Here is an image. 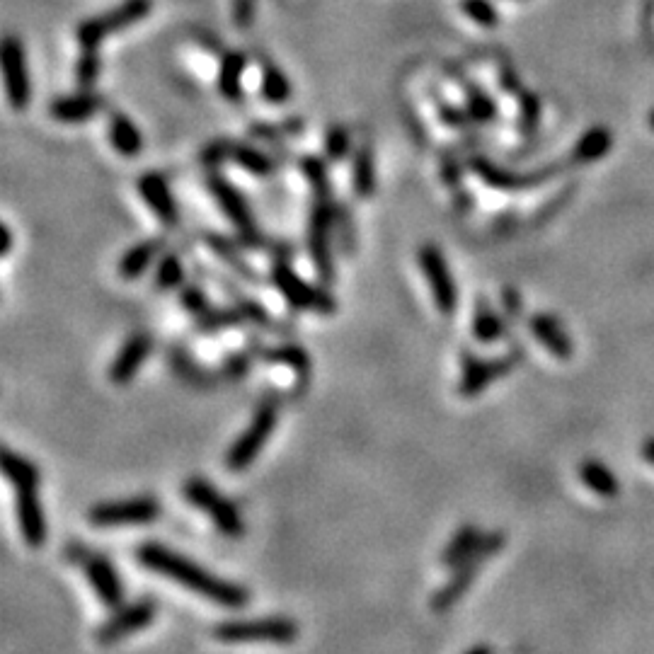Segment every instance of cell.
Instances as JSON below:
<instances>
[{
    "mask_svg": "<svg viewBox=\"0 0 654 654\" xmlns=\"http://www.w3.org/2000/svg\"><path fill=\"white\" fill-rule=\"evenodd\" d=\"M102 107H105V100H102L100 95H93L88 93V90H83V93L78 95L61 97V100L51 102L49 114L61 124H78L93 119L95 114L102 112Z\"/></svg>",
    "mask_w": 654,
    "mask_h": 654,
    "instance_id": "22",
    "label": "cell"
},
{
    "mask_svg": "<svg viewBox=\"0 0 654 654\" xmlns=\"http://www.w3.org/2000/svg\"><path fill=\"white\" fill-rule=\"evenodd\" d=\"M441 177H444V182L449 187H458L461 185V165L449 160V163H444V168H441Z\"/></svg>",
    "mask_w": 654,
    "mask_h": 654,
    "instance_id": "51",
    "label": "cell"
},
{
    "mask_svg": "<svg viewBox=\"0 0 654 654\" xmlns=\"http://www.w3.org/2000/svg\"><path fill=\"white\" fill-rule=\"evenodd\" d=\"M214 638L226 645L240 642H272V645H291L298 640V623L286 616L265 618H235L223 621L214 628Z\"/></svg>",
    "mask_w": 654,
    "mask_h": 654,
    "instance_id": "6",
    "label": "cell"
},
{
    "mask_svg": "<svg viewBox=\"0 0 654 654\" xmlns=\"http://www.w3.org/2000/svg\"><path fill=\"white\" fill-rule=\"evenodd\" d=\"M298 168H301L308 185L313 187L315 202H330L332 182H330V172H327V165L323 160L315 156H303L298 160Z\"/></svg>",
    "mask_w": 654,
    "mask_h": 654,
    "instance_id": "35",
    "label": "cell"
},
{
    "mask_svg": "<svg viewBox=\"0 0 654 654\" xmlns=\"http://www.w3.org/2000/svg\"><path fill=\"white\" fill-rule=\"evenodd\" d=\"M15 516L27 548H42L49 538V521L44 514L42 497H39V487L15 490Z\"/></svg>",
    "mask_w": 654,
    "mask_h": 654,
    "instance_id": "17",
    "label": "cell"
},
{
    "mask_svg": "<svg viewBox=\"0 0 654 654\" xmlns=\"http://www.w3.org/2000/svg\"><path fill=\"white\" fill-rule=\"evenodd\" d=\"M158 291H175L185 286V265H182L177 252H165L156 262V281H153Z\"/></svg>",
    "mask_w": 654,
    "mask_h": 654,
    "instance_id": "36",
    "label": "cell"
},
{
    "mask_svg": "<svg viewBox=\"0 0 654 654\" xmlns=\"http://www.w3.org/2000/svg\"><path fill=\"white\" fill-rule=\"evenodd\" d=\"M485 533L480 531V526L475 524H461L456 529V533L451 536V541L444 545V550H441L439 555V562L444 567H458L461 562H466L470 555L475 553V548H478L480 541H483Z\"/></svg>",
    "mask_w": 654,
    "mask_h": 654,
    "instance_id": "24",
    "label": "cell"
},
{
    "mask_svg": "<svg viewBox=\"0 0 654 654\" xmlns=\"http://www.w3.org/2000/svg\"><path fill=\"white\" fill-rule=\"evenodd\" d=\"M109 143H112L114 151L124 158H136L143 151V136L139 126L131 122L129 117L122 112H114L109 117Z\"/></svg>",
    "mask_w": 654,
    "mask_h": 654,
    "instance_id": "25",
    "label": "cell"
},
{
    "mask_svg": "<svg viewBox=\"0 0 654 654\" xmlns=\"http://www.w3.org/2000/svg\"><path fill=\"white\" fill-rule=\"evenodd\" d=\"M524 349L514 347L509 352L497 354V357L483 359L473 352H463L461 357V378H458V395L461 398H478L480 393H485L492 383L499 381V378L509 376L516 366L524 359Z\"/></svg>",
    "mask_w": 654,
    "mask_h": 654,
    "instance_id": "7",
    "label": "cell"
},
{
    "mask_svg": "<svg viewBox=\"0 0 654 654\" xmlns=\"http://www.w3.org/2000/svg\"><path fill=\"white\" fill-rule=\"evenodd\" d=\"M504 545H507V533L504 531L485 533L483 541H480L478 548H475V553L470 555L466 562H461L458 567H453V575L434 592L432 601H429L434 608V613L451 611V608L470 592V587H473L475 579H478V575H480V570H483L487 562L502 553Z\"/></svg>",
    "mask_w": 654,
    "mask_h": 654,
    "instance_id": "2",
    "label": "cell"
},
{
    "mask_svg": "<svg viewBox=\"0 0 654 654\" xmlns=\"http://www.w3.org/2000/svg\"><path fill=\"white\" fill-rule=\"evenodd\" d=\"M235 308H238L240 315H243L245 323L260 327V330H277V320L272 318V315L267 313V308L262 306V303H257L255 298H245V296H238V301H235Z\"/></svg>",
    "mask_w": 654,
    "mask_h": 654,
    "instance_id": "38",
    "label": "cell"
},
{
    "mask_svg": "<svg viewBox=\"0 0 654 654\" xmlns=\"http://www.w3.org/2000/svg\"><path fill=\"white\" fill-rule=\"evenodd\" d=\"M233 20L240 30L255 22V0H233Z\"/></svg>",
    "mask_w": 654,
    "mask_h": 654,
    "instance_id": "48",
    "label": "cell"
},
{
    "mask_svg": "<svg viewBox=\"0 0 654 654\" xmlns=\"http://www.w3.org/2000/svg\"><path fill=\"white\" fill-rule=\"evenodd\" d=\"M245 323L243 315L235 306L231 308H211V311H206L204 315H199L197 323V332H202V335H214V332H221V330H228V327H235Z\"/></svg>",
    "mask_w": 654,
    "mask_h": 654,
    "instance_id": "37",
    "label": "cell"
},
{
    "mask_svg": "<svg viewBox=\"0 0 654 654\" xmlns=\"http://www.w3.org/2000/svg\"><path fill=\"white\" fill-rule=\"evenodd\" d=\"M202 163L204 168H218V165H223L226 160H231V143L228 141H214L209 143V146L202 151Z\"/></svg>",
    "mask_w": 654,
    "mask_h": 654,
    "instance_id": "46",
    "label": "cell"
},
{
    "mask_svg": "<svg viewBox=\"0 0 654 654\" xmlns=\"http://www.w3.org/2000/svg\"><path fill=\"white\" fill-rule=\"evenodd\" d=\"M231 160L238 168L255 177H267L274 170V160L257 146H250V143H231Z\"/></svg>",
    "mask_w": 654,
    "mask_h": 654,
    "instance_id": "33",
    "label": "cell"
},
{
    "mask_svg": "<svg viewBox=\"0 0 654 654\" xmlns=\"http://www.w3.org/2000/svg\"><path fill=\"white\" fill-rule=\"evenodd\" d=\"M473 337L480 344H495L507 337V318H502L495 308L487 303V298H480L473 313Z\"/></svg>",
    "mask_w": 654,
    "mask_h": 654,
    "instance_id": "30",
    "label": "cell"
},
{
    "mask_svg": "<svg viewBox=\"0 0 654 654\" xmlns=\"http://www.w3.org/2000/svg\"><path fill=\"white\" fill-rule=\"evenodd\" d=\"M325 158L327 160H342L347 158V153L352 151V134H349V129H344V126H330L325 134Z\"/></svg>",
    "mask_w": 654,
    "mask_h": 654,
    "instance_id": "42",
    "label": "cell"
},
{
    "mask_svg": "<svg viewBox=\"0 0 654 654\" xmlns=\"http://www.w3.org/2000/svg\"><path fill=\"white\" fill-rule=\"evenodd\" d=\"M613 148V134L606 129V126H592L584 136H579V141L572 148L570 160L575 165H589L596 163V160L606 158Z\"/></svg>",
    "mask_w": 654,
    "mask_h": 654,
    "instance_id": "28",
    "label": "cell"
},
{
    "mask_svg": "<svg viewBox=\"0 0 654 654\" xmlns=\"http://www.w3.org/2000/svg\"><path fill=\"white\" fill-rule=\"evenodd\" d=\"M303 129L301 119H289V122H277V124H255L250 129V136L255 139H267V141H279L284 136H294Z\"/></svg>",
    "mask_w": 654,
    "mask_h": 654,
    "instance_id": "44",
    "label": "cell"
},
{
    "mask_svg": "<svg viewBox=\"0 0 654 654\" xmlns=\"http://www.w3.org/2000/svg\"><path fill=\"white\" fill-rule=\"evenodd\" d=\"M335 206L330 202H318L311 214L308 226V255L320 284H335Z\"/></svg>",
    "mask_w": 654,
    "mask_h": 654,
    "instance_id": "9",
    "label": "cell"
},
{
    "mask_svg": "<svg viewBox=\"0 0 654 654\" xmlns=\"http://www.w3.org/2000/svg\"><path fill=\"white\" fill-rule=\"evenodd\" d=\"M529 330L536 337V342L543 344L555 359L570 361L572 354H575L570 332L565 330V325L553 313H533L529 318Z\"/></svg>",
    "mask_w": 654,
    "mask_h": 654,
    "instance_id": "20",
    "label": "cell"
},
{
    "mask_svg": "<svg viewBox=\"0 0 654 654\" xmlns=\"http://www.w3.org/2000/svg\"><path fill=\"white\" fill-rule=\"evenodd\" d=\"M163 514L160 499L151 495L126 497V499H109L90 507L88 521L100 529H112V526H143L153 524Z\"/></svg>",
    "mask_w": 654,
    "mask_h": 654,
    "instance_id": "10",
    "label": "cell"
},
{
    "mask_svg": "<svg viewBox=\"0 0 654 654\" xmlns=\"http://www.w3.org/2000/svg\"><path fill=\"white\" fill-rule=\"evenodd\" d=\"M134 558L141 567L153 572V575L170 579V582L185 587L187 592L202 596V599L211 601V604L216 606L245 608L250 604L248 587L214 575V572L206 570L199 562L185 558V555L163 543H141L139 548H136Z\"/></svg>",
    "mask_w": 654,
    "mask_h": 654,
    "instance_id": "1",
    "label": "cell"
},
{
    "mask_svg": "<svg viewBox=\"0 0 654 654\" xmlns=\"http://www.w3.org/2000/svg\"><path fill=\"white\" fill-rule=\"evenodd\" d=\"M463 654H497V650H495V645H490V642H480V645H473Z\"/></svg>",
    "mask_w": 654,
    "mask_h": 654,
    "instance_id": "53",
    "label": "cell"
},
{
    "mask_svg": "<svg viewBox=\"0 0 654 654\" xmlns=\"http://www.w3.org/2000/svg\"><path fill=\"white\" fill-rule=\"evenodd\" d=\"M160 252H163V238H148L136 243L134 248H129L119 260V277L124 281H134L143 277L156 262L160 260Z\"/></svg>",
    "mask_w": 654,
    "mask_h": 654,
    "instance_id": "23",
    "label": "cell"
},
{
    "mask_svg": "<svg viewBox=\"0 0 654 654\" xmlns=\"http://www.w3.org/2000/svg\"><path fill=\"white\" fill-rule=\"evenodd\" d=\"M502 306H504V318L507 320H516L521 313H524V301L521 296L516 294V289H502Z\"/></svg>",
    "mask_w": 654,
    "mask_h": 654,
    "instance_id": "49",
    "label": "cell"
},
{
    "mask_svg": "<svg viewBox=\"0 0 654 654\" xmlns=\"http://www.w3.org/2000/svg\"><path fill=\"white\" fill-rule=\"evenodd\" d=\"M139 194L148 209L153 211V216H156L165 228H177V223H180V211H177L168 180H165L160 172H146V175L141 177Z\"/></svg>",
    "mask_w": 654,
    "mask_h": 654,
    "instance_id": "19",
    "label": "cell"
},
{
    "mask_svg": "<svg viewBox=\"0 0 654 654\" xmlns=\"http://www.w3.org/2000/svg\"><path fill=\"white\" fill-rule=\"evenodd\" d=\"M180 303H182V308H185V311L189 315H194V318H199V315H204L206 311H211L209 296H206V291L202 289V286H197V284L182 286Z\"/></svg>",
    "mask_w": 654,
    "mask_h": 654,
    "instance_id": "45",
    "label": "cell"
},
{
    "mask_svg": "<svg viewBox=\"0 0 654 654\" xmlns=\"http://www.w3.org/2000/svg\"><path fill=\"white\" fill-rule=\"evenodd\" d=\"M461 13L480 27H497L499 15L490 0H461Z\"/></svg>",
    "mask_w": 654,
    "mask_h": 654,
    "instance_id": "41",
    "label": "cell"
},
{
    "mask_svg": "<svg viewBox=\"0 0 654 654\" xmlns=\"http://www.w3.org/2000/svg\"><path fill=\"white\" fill-rule=\"evenodd\" d=\"M182 497L189 507L199 509L209 516L211 524L216 526L218 533L226 538H243L245 536V521L243 514H240L238 504L231 502L226 495H221L216 485H211L209 480L199 478V475H192V478L185 480L182 485Z\"/></svg>",
    "mask_w": 654,
    "mask_h": 654,
    "instance_id": "3",
    "label": "cell"
},
{
    "mask_svg": "<svg viewBox=\"0 0 654 654\" xmlns=\"http://www.w3.org/2000/svg\"><path fill=\"white\" fill-rule=\"evenodd\" d=\"M376 158L374 148L369 143L359 146V151L354 153V165H352V189L359 199L374 197L376 192Z\"/></svg>",
    "mask_w": 654,
    "mask_h": 654,
    "instance_id": "31",
    "label": "cell"
},
{
    "mask_svg": "<svg viewBox=\"0 0 654 654\" xmlns=\"http://www.w3.org/2000/svg\"><path fill=\"white\" fill-rule=\"evenodd\" d=\"M158 616V604L148 596L143 599L131 601V604H122L114 608L112 613L97 625L95 630V642L97 645H117L131 635L141 633L143 628H148Z\"/></svg>",
    "mask_w": 654,
    "mask_h": 654,
    "instance_id": "11",
    "label": "cell"
},
{
    "mask_svg": "<svg viewBox=\"0 0 654 654\" xmlns=\"http://www.w3.org/2000/svg\"><path fill=\"white\" fill-rule=\"evenodd\" d=\"M439 114H441V119H444L446 124H451V126H453V129H461V126L466 124L468 119H470L468 109H463V112H458V109H453L451 105H441V107H439Z\"/></svg>",
    "mask_w": 654,
    "mask_h": 654,
    "instance_id": "50",
    "label": "cell"
},
{
    "mask_svg": "<svg viewBox=\"0 0 654 654\" xmlns=\"http://www.w3.org/2000/svg\"><path fill=\"white\" fill-rule=\"evenodd\" d=\"M248 68V56L243 51H228L218 66V90L226 100L238 102L243 97V76Z\"/></svg>",
    "mask_w": 654,
    "mask_h": 654,
    "instance_id": "27",
    "label": "cell"
},
{
    "mask_svg": "<svg viewBox=\"0 0 654 654\" xmlns=\"http://www.w3.org/2000/svg\"><path fill=\"white\" fill-rule=\"evenodd\" d=\"M420 269L427 279L429 291H432L434 306L441 315H453L458 308V289L456 279H453L449 262H446L444 252H441L436 245H422L420 255Z\"/></svg>",
    "mask_w": 654,
    "mask_h": 654,
    "instance_id": "12",
    "label": "cell"
},
{
    "mask_svg": "<svg viewBox=\"0 0 654 654\" xmlns=\"http://www.w3.org/2000/svg\"><path fill=\"white\" fill-rule=\"evenodd\" d=\"M153 10V0H124L122 5L112 8L105 15L88 17L78 25L76 37L83 49H100V44L105 42L112 34L124 32L126 27L139 25L141 20H146Z\"/></svg>",
    "mask_w": 654,
    "mask_h": 654,
    "instance_id": "8",
    "label": "cell"
},
{
    "mask_svg": "<svg viewBox=\"0 0 654 654\" xmlns=\"http://www.w3.org/2000/svg\"><path fill=\"white\" fill-rule=\"evenodd\" d=\"M294 95L291 80L281 71L277 63L262 61V97L272 105H286Z\"/></svg>",
    "mask_w": 654,
    "mask_h": 654,
    "instance_id": "32",
    "label": "cell"
},
{
    "mask_svg": "<svg viewBox=\"0 0 654 654\" xmlns=\"http://www.w3.org/2000/svg\"><path fill=\"white\" fill-rule=\"evenodd\" d=\"M151 352L153 337L148 335V332H134V335L122 344V349L114 354L112 364H109L107 369L109 381H112L114 386H129L136 374L143 369L148 357H151Z\"/></svg>",
    "mask_w": 654,
    "mask_h": 654,
    "instance_id": "18",
    "label": "cell"
},
{
    "mask_svg": "<svg viewBox=\"0 0 654 654\" xmlns=\"http://www.w3.org/2000/svg\"><path fill=\"white\" fill-rule=\"evenodd\" d=\"M468 114L473 122H480V124H487L492 122V119L497 117V105L495 100H492L490 95L483 93V90H478L475 85H470L468 88Z\"/></svg>",
    "mask_w": 654,
    "mask_h": 654,
    "instance_id": "39",
    "label": "cell"
},
{
    "mask_svg": "<svg viewBox=\"0 0 654 654\" xmlns=\"http://www.w3.org/2000/svg\"><path fill=\"white\" fill-rule=\"evenodd\" d=\"M0 231H3V248H0V252H3V257H8L10 250H13V231H10L8 223H3Z\"/></svg>",
    "mask_w": 654,
    "mask_h": 654,
    "instance_id": "52",
    "label": "cell"
},
{
    "mask_svg": "<svg viewBox=\"0 0 654 654\" xmlns=\"http://www.w3.org/2000/svg\"><path fill=\"white\" fill-rule=\"evenodd\" d=\"M252 357L260 359L262 364H274V366H284V369L294 371L298 378H306L313 371V361L311 354L301 347V344L294 342H281V344H255L250 349Z\"/></svg>",
    "mask_w": 654,
    "mask_h": 654,
    "instance_id": "21",
    "label": "cell"
},
{
    "mask_svg": "<svg viewBox=\"0 0 654 654\" xmlns=\"http://www.w3.org/2000/svg\"><path fill=\"white\" fill-rule=\"evenodd\" d=\"M642 458H645L650 466H654V436L645 439V444H642Z\"/></svg>",
    "mask_w": 654,
    "mask_h": 654,
    "instance_id": "54",
    "label": "cell"
},
{
    "mask_svg": "<svg viewBox=\"0 0 654 654\" xmlns=\"http://www.w3.org/2000/svg\"><path fill=\"white\" fill-rule=\"evenodd\" d=\"M577 475L579 480L601 499H616L618 492H621V483H618V478L613 475V470L608 468L606 463L594 461V458L579 463Z\"/></svg>",
    "mask_w": 654,
    "mask_h": 654,
    "instance_id": "29",
    "label": "cell"
},
{
    "mask_svg": "<svg viewBox=\"0 0 654 654\" xmlns=\"http://www.w3.org/2000/svg\"><path fill=\"white\" fill-rule=\"evenodd\" d=\"M252 352H238V354H228L226 361H223V374L228 378H240L248 374L250 364H252Z\"/></svg>",
    "mask_w": 654,
    "mask_h": 654,
    "instance_id": "47",
    "label": "cell"
},
{
    "mask_svg": "<svg viewBox=\"0 0 654 654\" xmlns=\"http://www.w3.org/2000/svg\"><path fill=\"white\" fill-rule=\"evenodd\" d=\"M0 66H3L5 93L15 112H25L32 100V80L27 71L25 47L17 37H5L0 47Z\"/></svg>",
    "mask_w": 654,
    "mask_h": 654,
    "instance_id": "14",
    "label": "cell"
},
{
    "mask_svg": "<svg viewBox=\"0 0 654 654\" xmlns=\"http://www.w3.org/2000/svg\"><path fill=\"white\" fill-rule=\"evenodd\" d=\"M541 102L533 93H519V129L524 134H533L541 124Z\"/></svg>",
    "mask_w": 654,
    "mask_h": 654,
    "instance_id": "43",
    "label": "cell"
},
{
    "mask_svg": "<svg viewBox=\"0 0 654 654\" xmlns=\"http://www.w3.org/2000/svg\"><path fill=\"white\" fill-rule=\"evenodd\" d=\"M647 122H650V129L654 131V109L650 112V119H647Z\"/></svg>",
    "mask_w": 654,
    "mask_h": 654,
    "instance_id": "55",
    "label": "cell"
},
{
    "mask_svg": "<svg viewBox=\"0 0 654 654\" xmlns=\"http://www.w3.org/2000/svg\"><path fill=\"white\" fill-rule=\"evenodd\" d=\"M3 475L13 490H27V487H42V470H39L27 456L13 449H3Z\"/></svg>",
    "mask_w": 654,
    "mask_h": 654,
    "instance_id": "26",
    "label": "cell"
},
{
    "mask_svg": "<svg viewBox=\"0 0 654 654\" xmlns=\"http://www.w3.org/2000/svg\"><path fill=\"white\" fill-rule=\"evenodd\" d=\"M272 286L284 298L286 306L298 313H320L332 315L337 311L335 296L325 284H311L296 272L286 260H277L272 265Z\"/></svg>",
    "mask_w": 654,
    "mask_h": 654,
    "instance_id": "4",
    "label": "cell"
},
{
    "mask_svg": "<svg viewBox=\"0 0 654 654\" xmlns=\"http://www.w3.org/2000/svg\"><path fill=\"white\" fill-rule=\"evenodd\" d=\"M100 73H102V61H100V54H97V49H83V54H80V59L76 63V80L80 88L83 90L93 88L97 80H100Z\"/></svg>",
    "mask_w": 654,
    "mask_h": 654,
    "instance_id": "40",
    "label": "cell"
},
{
    "mask_svg": "<svg viewBox=\"0 0 654 654\" xmlns=\"http://www.w3.org/2000/svg\"><path fill=\"white\" fill-rule=\"evenodd\" d=\"M279 424V403L277 400H262L257 405L255 415L248 427L240 432L238 439L228 446L226 451V468L233 470V473H240V470L250 468L252 463L257 461L262 449L267 446V441L272 439L274 429Z\"/></svg>",
    "mask_w": 654,
    "mask_h": 654,
    "instance_id": "5",
    "label": "cell"
},
{
    "mask_svg": "<svg viewBox=\"0 0 654 654\" xmlns=\"http://www.w3.org/2000/svg\"><path fill=\"white\" fill-rule=\"evenodd\" d=\"M206 243H209V248L216 252L218 257H221L223 262H226L228 267H233V272L238 274V277H243L248 284H260V274L252 269L248 262L243 260V255H240L238 250L233 248V243H228V240H223L221 235H209L206 238Z\"/></svg>",
    "mask_w": 654,
    "mask_h": 654,
    "instance_id": "34",
    "label": "cell"
},
{
    "mask_svg": "<svg viewBox=\"0 0 654 654\" xmlns=\"http://www.w3.org/2000/svg\"><path fill=\"white\" fill-rule=\"evenodd\" d=\"M209 192L214 194V199L218 202V206H221L223 214L228 216V221L238 228L240 240H243L248 248H265V245H262V235L255 226V216H252L250 206L245 202L243 194H240L226 177L216 175V172L214 175H209Z\"/></svg>",
    "mask_w": 654,
    "mask_h": 654,
    "instance_id": "13",
    "label": "cell"
},
{
    "mask_svg": "<svg viewBox=\"0 0 654 654\" xmlns=\"http://www.w3.org/2000/svg\"><path fill=\"white\" fill-rule=\"evenodd\" d=\"M560 168L562 165L555 163V165H550V168H543L536 172H524V175H521V172L499 168V165L490 163L487 158L470 160V170H473L475 175L485 182V185L502 189V192H524V189H533V187L543 185L545 180H550V177L558 175Z\"/></svg>",
    "mask_w": 654,
    "mask_h": 654,
    "instance_id": "16",
    "label": "cell"
},
{
    "mask_svg": "<svg viewBox=\"0 0 654 654\" xmlns=\"http://www.w3.org/2000/svg\"><path fill=\"white\" fill-rule=\"evenodd\" d=\"M80 567H83L85 579H88L90 589H93V594L102 606L114 611V608L124 604V582L122 577H119V570L114 567V562L109 560L107 555L90 550V553L85 555V560L80 562Z\"/></svg>",
    "mask_w": 654,
    "mask_h": 654,
    "instance_id": "15",
    "label": "cell"
}]
</instances>
